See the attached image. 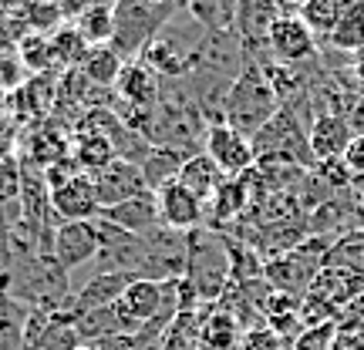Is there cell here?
<instances>
[{
	"label": "cell",
	"instance_id": "cell-2",
	"mask_svg": "<svg viewBox=\"0 0 364 350\" xmlns=\"http://www.w3.org/2000/svg\"><path fill=\"white\" fill-rule=\"evenodd\" d=\"M230 249L226 239H220L209 229H193L189 233V256H186V283L196 293V300H216L230 283Z\"/></svg>",
	"mask_w": 364,
	"mask_h": 350
},
{
	"label": "cell",
	"instance_id": "cell-22",
	"mask_svg": "<svg viewBox=\"0 0 364 350\" xmlns=\"http://www.w3.org/2000/svg\"><path fill=\"white\" fill-rule=\"evenodd\" d=\"M75 31L81 34V40L88 48H98V44H112V34H115V11L108 4H91L88 11L75 21Z\"/></svg>",
	"mask_w": 364,
	"mask_h": 350
},
{
	"label": "cell",
	"instance_id": "cell-30",
	"mask_svg": "<svg viewBox=\"0 0 364 350\" xmlns=\"http://www.w3.org/2000/svg\"><path fill=\"white\" fill-rule=\"evenodd\" d=\"M354 78L364 84V48L358 54H354Z\"/></svg>",
	"mask_w": 364,
	"mask_h": 350
},
{
	"label": "cell",
	"instance_id": "cell-14",
	"mask_svg": "<svg viewBox=\"0 0 364 350\" xmlns=\"http://www.w3.org/2000/svg\"><path fill=\"white\" fill-rule=\"evenodd\" d=\"M176 182H179L182 189H189L199 202H206L209 206V199H213L216 189L226 182V175H223L220 165H216L206 152H196V155L186 158V165H182V172H179V179Z\"/></svg>",
	"mask_w": 364,
	"mask_h": 350
},
{
	"label": "cell",
	"instance_id": "cell-16",
	"mask_svg": "<svg viewBox=\"0 0 364 350\" xmlns=\"http://www.w3.org/2000/svg\"><path fill=\"white\" fill-rule=\"evenodd\" d=\"M71 158L78 162L81 172H88V175H95L98 169H105L108 162H115V148H112V142L105 138L102 131H88V128H78V135H75V145H71Z\"/></svg>",
	"mask_w": 364,
	"mask_h": 350
},
{
	"label": "cell",
	"instance_id": "cell-32",
	"mask_svg": "<svg viewBox=\"0 0 364 350\" xmlns=\"http://www.w3.org/2000/svg\"><path fill=\"white\" fill-rule=\"evenodd\" d=\"M4 102H7V91L0 88V108H4Z\"/></svg>",
	"mask_w": 364,
	"mask_h": 350
},
{
	"label": "cell",
	"instance_id": "cell-1",
	"mask_svg": "<svg viewBox=\"0 0 364 350\" xmlns=\"http://www.w3.org/2000/svg\"><path fill=\"white\" fill-rule=\"evenodd\" d=\"M277 111H280V98H277L263 65L247 61V67L240 71V78L230 84L226 98H223V121L240 135L253 138Z\"/></svg>",
	"mask_w": 364,
	"mask_h": 350
},
{
	"label": "cell",
	"instance_id": "cell-11",
	"mask_svg": "<svg viewBox=\"0 0 364 350\" xmlns=\"http://www.w3.org/2000/svg\"><path fill=\"white\" fill-rule=\"evenodd\" d=\"M132 280H135V276H129V273H95L88 283L68 300L65 313L68 317H81V313H88V310L115 307L118 300H122V293L129 290Z\"/></svg>",
	"mask_w": 364,
	"mask_h": 350
},
{
	"label": "cell",
	"instance_id": "cell-7",
	"mask_svg": "<svg viewBox=\"0 0 364 350\" xmlns=\"http://www.w3.org/2000/svg\"><path fill=\"white\" fill-rule=\"evenodd\" d=\"M51 212L61 222H91L102 216V202H98V189L88 172H78L68 182L51 189Z\"/></svg>",
	"mask_w": 364,
	"mask_h": 350
},
{
	"label": "cell",
	"instance_id": "cell-28",
	"mask_svg": "<svg viewBox=\"0 0 364 350\" xmlns=\"http://www.w3.org/2000/svg\"><path fill=\"white\" fill-rule=\"evenodd\" d=\"M344 165L351 175H364V135H354V142L344 152Z\"/></svg>",
	"mask_w": 364,
	"mask_h": 350
},
{
	"label": "cell",
	"instance_id": "cell-27",
	"mask_svg": "<svg viewBox=\"0 0 364 350\" xmlns=\"http://www.w3.org/2000/svg\"><path fill=\"white\" fill-rule=\"evenodd\" d=\"M88 350H142L139 344V334H108V337L95 340V344H85Z\"/></svg>",
	"mask_w": 364,
	"mask_h": 350
},
{
	"label": "cell",
	"instance_id": "cell-21",
	"mask_svg": "<svg viewBox=\"0 0 364 350\" xmlns=\"http://www.w3.org/2000/svg\"><path fill=\"white\" fill-rule=\"evenodd\" d=\"M327 44L334 51H351L358 54L364 48V0H348V7L341 13V24L334 27V34L327 38Z\"/></svg>",
	"mask_w": 364,
	"mask_h": 350
},
{
	"label": "cell",
	"instance_id": "cell-15",
	"mask_svg": "<svg viewBox=\"0 0 364 350\" xmlns=\"http://www.w3.org/2000/svg\"><path fill=\"white\" fill-rule=\"evenodd\" d=\"M125 67V58L112 48V44H98V48H88L85 61H81V75L88 78L91 88L98 91H115V81Z\"/></svg>",
	"mask_w": 364,
	"mask_h": 350
},
{
	"label": "cell",
	"instance_id": "cell-25",
	"mask_svg": "<svg viewBox=\"0 0 364 350\" xmlns=\"http://www.w3.org/2000/svg\"><path fill=\"white\" fill-rule=\"evenodd\" d=\"M21 81H24V65H21L17 48H0V88L17 91Z\"/></svg>",
	"mask_w": 364,
	"mask_h": 350
},
{
	"label": "cell",
	"instance_id": "cell-20",
	"mask_svg": "<svg viewBox=\"0 0 364 350\" xmlns=\"http://www.w3.org/2000/svg\"><path fill=\"white\" fill-rule=\"evenodd\" d=\"M240 324L230 310H216L206 317V324H199V344L203 350H240Z\"/></svg>",
	"mask_w": 364,
	"mask_h": 350
},
{
	"label": "cell",
	"instance_id": "cell-3",
	"mask_svg": "<svg viewBox=\"0 0 364 350\" xmlns=\"http://www.w3.org/2000/svg\"><path fill=\"white\" fill-rule=\"evenodd\" d=\"M112 11H115L112 48L125 61H135L152 44L159 31L179 13V7H162V4H152V0H115Z\"/></svg>",
	"mask_w": 364,
	"mask_h": 350
},
{
	"label": "cell",
	"instance_id": "cell-24",
	"mask_svg": "<svg viewBox=\"0 0 364 350\" xmlns=\"http://www.w3.org/2000/svg\"><path fill=\"white\" fill-rule=\"evenodd\" d=\"M51 48H54L58 65H65V67H81L85 54H88V44L81 40V34L71 24H65V27H58V31H54V34H51Z\"/></svg>",
	"mask_w": 364,
	"mask_h": 350
},
{
	"label": "cell",
	"instance_id": "cell-10",
	"mask_svg": "<svg viewBox=\"0 0 364 350\" xmlns=\"http://www.w3.org/2000/svg\"><path fill=\"white\" fill-rule=\"evenodd\" d=\"M115 98L132 104V108H139V111H156L159 102H162V81L139 58L125 61V67H122V75L115 81Z\"/></svg>",
	"mask_w": 364,
	"mask_h": 350
},
{
	"label": "cell",
	"instance_id": "cell-5",
	"mask_svg": "<svg viewBox=\"0 0 364 350\" xmlns=\"http://www.w3.org/2000/svg\"><path fill=\"white\" fill-rule=\"evenodd\" d=\"M317 48L321 40L311 34V27L300 21L297 13H284L277 24L270 27V38H267V51L277 65L287 67H304L317 61Z\"/></svg>",
	"mask_w": 364,
	"mask_h": 350
},
{
	"label": "cell",
	"instance_id": "cell-4",
	"mask_svg": "<svg viewBox=\"0 0 364 350\" xmlns=\"http://www.w3.org/2000/svg\"><path fill=\"white\" fill-rule=\"evenodd\" d=\"M203 152H206L226 179H240L247 172L257 169V152H253V138L240 135L236 128H230L226 121H216L206 128V142H203Z\"/></svg>",
	"mask_w": 364,
	"mask_h": 350
},
{
	"label": "cell",
	"instance_id": "cell-19",
	"mask_svg": "<svg viewBox=\"0 0 364 350\" xmlns=\"http://www.w3.org/2000/svg\"><path fill=\"white\" fill-rule=\"evenodd\" d=\"M344 7H348V0H304L297 7V17L311 27V34L317 40H327L334 34V27L341 24Z\"/></svg>",
	"mask_w": 364,
	"mask_h": 350
},
{
	"label": "cell",
	"instance_id": "cell-23",
	"mask_svg": "<svg viewBox=\"0 0 364 350\" xmlns=\"http://www.w3.org/2000/svg\"><path fill=\"white\" fill-rule=\"evenodd\" d=\"M17 54H21L24 71H31V75H48L58 65L54 48H51V34H34V31L24 34V38L17 40Z\"/></svg>",
	"mask_w": 364,
	"mask_h": 350
},
{
	"label": "cell",
	"instance_id": "cell-6",
	"mask_svg": "<svg viewBox=\"0 0 364 350\" xmlns=\"http://www.w3.org/2000/svg\"><path fill=\"white\" fill-rule=\"evenodd\" d=\"M102 253V229L98 219L91 222H58L51 236V256L65 273L78 270L85 263H95Z\"/></svg>",
	"mask_w": 364,
	"mask_h": 350
},
{
	"label": "cell",
	"instance_id": "cell-12",
	"mask_svg": "<svg viewBox=\"0 0 364 350\" xmlns=\"http://www.w3.org/2000/svg\"><path fill=\"white\" fill-rule=\"evenodd\" d=\"M102 219L118 226V229H125V233H132V236H149L162 226L156 192H142V195H135V199H129V202L102 209Z\"/></svg>",
	"mask_w": 364,
	"mask_h": 350
},
{
	"label": "cell",
	"instance_id": "cell-13",
	"mask_svg": "<svg viewBox=\"0 0 364 350\" xmlns=\"http://www.w3.org/2000/svg\"><path fill=\"white\" fill-rule=\"evenodd\" d=\"M354 142V128L351 121L338 111H321L311 121V152L317 162L327 158H344L348 145Z\"/></svg>",
	"mask_w": 364,
	"mask_h": 350
},
{
	"label": "cell",
	"instance_id": "cell-8",
	"mask_svg": "<svg viewBox=\"0 0 364 350\" xmlns=\"http://www.w3.org/2000/svg\"><path fill=\"white\" fill-rule=\"evenodd\" d=\"M156 202H159V219H162L166 229L193 233V229L206 226V202H199L189 189H182L179 182H169L166 189H159Z\"/></svg>",
	"mask_w": 364,
	"mask_h": 350
},
{
	"label": "cell",
	"instance_id": "cell-29",
	"mask_svg": "<svg viewBox=\"0 0 364 350\" xmlns=\"http://www.w3.org/2000/svg\"><path fill=\"white\" fill-rule=\"evenodd\" d=\"M58 4V11H61V17H65V24H75L81 13L91 7V0H54Z\"/></svg>",
	"mask_w": 364,
	"mask_h": 350
},
{
	"label": "cell",
	"instance_id": "cell-18",
	"mask_svg": "<svg viewBox=\"0 0 364 350\" xmlns=\"http://www.w3.org/2000/svg\"><path fill=\"white\" fill-rule=\"evenodd\" d=\"M186 158L189 155H182V152H176V148H152V152L145 155V162L139 165L145 185H149V192H159V189H166L169 182L179 179Z\"/></svg>",
	"mask_w": 364,
	"mask_h": 350
},
{
	"label": "cell",
	"instance_id": "cell-31",
	"mask_svg": "<svg viewBox=\"0 0 364 350\" xmlns=\"http://www.w3.org/2000/svg\"><path fill=\"white\" fill-rule=\"evenodd\" d=\"M280 4H284L287 11H294V13H297V7H300V4H304V0H280Z\"/></svg>",
	"mask_w": 364,
	"mask_h": 350
},
{
	"label": "cell",
	"instance_id": "cell-17",
	"mask_svg": "<svg viewBox=\"0 0 364 350\" xmlns=\"http://www.w3.org/2000/svg\"><path fill=\"white\" fill-rule=\"evenodd\" d=\"M250 206V189H247V175L240 179H226L216 189V195L209 199L206 216H213V226H223V222L243 216V209Z\"/></svg>",
	"mask_w": 364,
	"mask_h": 350
},
{
	"label": "cell",
	"instance_id": "cell-26",
	"mask_svg": "<svg viewBox=\"0 0 364 350\" xmlns=\"http://www.w3.org/2000/svg\"><path fill=\"white\" fill-rule=\"evenodd\" d=\"M287 340H280L273 330H250L247 337L240 340V350H284Z\"/></svg>",
	"mask_w": 364,
	"mask_h": 350
},
{
	"label": "cell",
	"instance_id": "cell-9",
	"mask_svg": "<svg viewBox=\"0 0 364 350\" xmlns=\"http://www.w3.org/2000/svg\"><path fill=\"white\" fill-rule=\"evenodd\" d=\"M91 179H95V189H98L102 209L118 206V202H129L135 195L149 192V185H145V179H142V169H139L135 162H125V158L108 162V165L98 169Z\"/></svg>",
	"mask_w": 364,
	"mask_h": 350
}]
</instances>
